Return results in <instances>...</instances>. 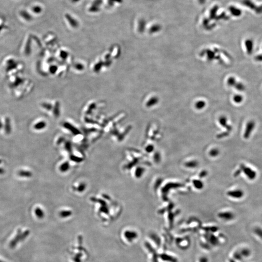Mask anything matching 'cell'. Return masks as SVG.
Wrapping results in <instances>:
<instances>
[{
    "label": "cell",
    "instance_id": "cell-1",
    "mask_svg": "<svg viewBox=\"0 0 262 262\" xmlns=\"http://www.w3.org/2000/svg\"><path fill=\"white\" fill-rule=\"evenodd\" d=\"M255 127V123L253 121H250L248 122L246 125V130L244 133V137L246 139H248L251 135V133L254 129Z\"/></svg>",
    "mask_w": 262,
    "mask_h": 262
},
{
    "label": "cell",
    "instance_id": "cell-2",
    "mask_svg": "<svg viewBox=\"0 0 262 262\" xmlns=\"http://www.w3.org/2000/svg\"><path fill=\"white\" fill-rule=\"evenodd\" d=\"M253 234L259 240L262 241V227L256 226L253 228Z\"/></svg>",
    "mask_w": 262,
    "mask_h": 262
},
{
    "label": "cell",
    "instance_id": "cell-3",
    "mask_svg": "<svg viewBox=\"0 0 262 262\" xmlns=\"http://www.w3.org/2000/svg\"><path fill=\"white\" fill-rule=\"evenodd\" d=\"M243 169L245 174L250 179L253 180L256 177V172L250 167H244Z\"/></svg>",
    "mask_w": 262,
    "mask_h": 262
},
{
    "label": "cell",
    "instance_id": "cell-4",
    "mask_svg": "<svg viewBox=\"0 0 262 262\" xmlns=\"http://www.w3.org/2000/svg\"><path fill=\"white\" fill-rule=\"evenodd\" d=\"M245 46L248 54H251L253 52V42L251 39H247L245 41Z\"/></svg>",
    "mask_w": 262,
    "mask_h": 262
},
{
    "label": "cell",
    "instance_id": "cell-5",
    "mask_svg": "<svg viewBox=\"0 0 262 262\" xmlns=\"http://www.w3.org/2000/svg\"><path fill=\"white\" fill-rule=\"evenodd\" d=\"M229 195L232 197L236 198H241L243 196V193L241 190H235V191L230 192L229 193Z\"/></svg>",
    "mask_w": 262,
    "mask_h": 262
},
{
    "label": "cell",
    "instance_id": "cell-6",
    "mask_svg": "<svg viewBox=\"0 0 262 262\" xmlns=\"http://www.w3.org/2000/svg\"><path fill=\"white\" fill-rule=\"evenodd\" d=\"M243 100V98L240 95H236V96L234 97V101L236 103H240L242 102Z\"/></svg>",
    "mask_w": 262,
    "mask_h": 262
},
{
    "label": "cell",
    "instance_id": "cell-7",
    "mask_svg": "<svg viewBox=\"0 0 262 262\" xmlns=\"http://www.w3.org/2000/svg\"><path fill=\"white\" fill-rule=\"evenodd\" d=\"M22 16L24 17V18H26V20H30L31 18H30V15H29L28 13H27L26 12H22Z\"/></svg>",
    "mask_w": 262,
    "mask_h": 262
},
{
    "label": "cell",
    "instance_id": "cell-8",
    "mask_svg": "<svg viewBox=\"0 0 262 262\" xmlns=\"http://www.w3.org/2000/svg\"><path fill=\"white\" fill-rule=\"evenodd\" d=\"M236 88L239 90V91H244V89H245V87H244V85L242 84L241 83H239V84L237 85V87Z\"/></svg>",
    "mask_w": 262,
    "mask_h": 262
},
{
    "label": "cell",
    "instance_id": "cell-9",
    "mask_svg": "<svg viewBox=\"0 0 262 262\" xmlns=\"http://www.w3.org/2000/svg\"><path fill=\"white\" fill-rule=\"evenodd\" d=\"M235 83H236V80H235V78H231L230 79H229V84H230V85H235Z\"/></svg>",
    "mask_w": 262,
    "mask_h": 262
},
{
    "label": "cell",
    "instance_id": "cell-10",
    "mask_svg": "<svg viewBox=\"0 0 262 262\" xmlns=\"http://www.w3.org/2000/svg\"><path fill=\"white\" fill-rule=\"evenodd\" d=\"M68 167H69V165H68V164H66H66L62 165L61 169H62V171H66L67 169H68Z\"/></svg>",
    "mask_w": 262,
    "mask_h": 262
},
{
    "label": "cell",
    "instance_id": "cell-11",
    "mask_svg": "<svg viewBox=\"0 0 262 262\" xmlns=\"http://www.w3.org/2000/svg\"><path fill=\"white\" fill-rule=\"evenodd\" d=\"M33 10L34 12L39 13L40 12H41V9L40 7H38V6H37V7H35L34 8Z\"/></svg>",
    "mask_w": 262,
    "mask_h": 262
},
{
    "label": "cell",
    "instance_id": "cell-12",
    "mask_svg": "<svg viewBox=\"0 0 262 262\" xmlns=\"http://www.w3.org/2000/svg\"><path fill=\"white\" fill-rule=\"evenodd\" d=\"M255 60L257 61H260V62L262 61V54H260V55H258L256 56L255 57Z\"/></svg>",
    "mask_w": 262,
    "mask_h": 262
},
{
    "label": "cell",
    "instance_id": "cell-13",
    "mask_svg": "<svg viewBox=\"0 0 262 262\" xmlns=\"http://www.w3.org/2000/svg\"></svg>",
    "mask_w": 262,
    "mask_h": 262
}]
</instances>
